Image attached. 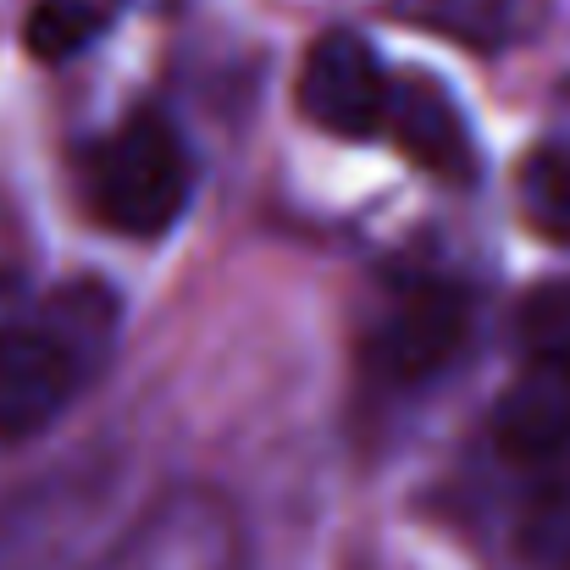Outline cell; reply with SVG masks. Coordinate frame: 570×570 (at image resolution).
Instances as JSON below:
<instances>
[{"instance_id":"1","label":"cell","mask_w":570,"mask_h":570,"mask_svg":"<svg viewBox=\"0 0 570 570\" xmlns=\"http://www.w3.org/2000/svg\"><path fill=\"white\" fill-rule=\"evenodd\" d=\"M128 471L78 460L0 510V570H100L128 538Z\"/></svg>"},{"instance_id":"2","label":"cell","mask_w":570,"mask_h":570,"mask_svg":"<svg viewBox=\"0 0 570 570\" xmlns=\"http://www.w3.org/2000/svg\"><path fill=\"white\" fill-rule=\"evenodd\" d=\"M189 145L161 111H134L117 122L89 161V205L122 238H161L189 210Z\"/></svg>"},{"instance_id":"3","label":"cell","mask_w":570,"mask_h":570,"mask_svg":"<svg viewBox=\"0 0 570 570\" xmlns=\"http://www.w3.org/2000/svg\"><path fill=\"white\" fill-rule=\"evenodd\" d=\"M471 338V294L460 283H410L387 299L372 333H366V361L382 382H426L438 377Z\"/></svg>"},{"instance_id":"4","label":"cell","mask_w":570,"mask_h":570,"mask_svg":"<svg viewBox=\"0 0 570 570\" xmlns=\"http://www.w3.org/2000/svg\"><path fill=\"white\" fill-rule=\"evenodd\" d=\"M387 95L393 78L382 72L377 50L355 28H327L299 67V111L338 134V139H372L387 128Z\"/></svg>"},{"instance_id":"5","label":"cell","mask_w":570,"mask_h":570,"mask_svg":"<svg viewBox=\"0 0 570 570\" xmlns=\"http://www.w3.org/2000/svg\"><path fill=\"white\" fill-rule=\"evenodd\" d=\"M89 366L45 327H0V438H33L45 432L72 393L83 387Z\"/></svg>"},{"instance_id":"6","label":"cell","mask_w":570,"mask_h":570,"mask_svg":"<svg viewBox=\"0 0 570 570\" xmlns=\"http://www.w3.org/2000/svg\"><path fill=\"white\" fill-rule=\"evenodd\" d=\"M134 570H249L244 566V532L233 510L210 493H178L161 510L134 527L128 543Z\"/></svg>"},{"instance_id":"7","label":"cell","mask_w":570,"mask_h":570,"mask_svg":"<svg viewBox=\"0 0 570 570\" xmlns=\"http://www.w3.org/2000/svg\"><path fill=\"white\" fill-rule=\"evenodd\" d=\"M387 134L399 139V150L449 178V184H476L482 161H476V139H471V122L460 117L454 95L443 83H432L426 72H410V78H393V95H387Z\"/></svg>"},{"instance_id":"8","label":"cell","mask_w":570,"mask_h":570,"mask_svg":"<svg viewBox=\"0 0 570 570\" xmlns=\"http://www.w3.org/2000/svg\"><path fill=\"white\" fill-rule=\"evenodd\" d=\"M493 438L510 460H554L570 449V377L527 366L493 404Z\"/></svg>"},{"instance_id":"9","label":"cell","mask_w":570,"mask_h":570,"mask_svg":"<svg viewBox=\"0 0 570 570\" xmlns=\"http://www.w3.org/2000/svg\"><path fill=\"white\" fill-rule=\"evenodd\" d=\"M399 17H410L432 33L499 50V45L527 39L543 22V0H399Z\"/></svg>"},{"instance_id":"10","label":"cell","mask_w":570,"mask_h":570,"mask_svg":"<svg viewBox=\"0 0 570 570\" xmlns=\"http://www.w3.org/2000/svg\"><path fill=\"white\" fill-rule=\"evenodd\" d=\"M128 0H33L22 22V45L33 61H72L83 45H95Z\"/></svg>"},{"instance_id":"11","label":"cell","mask_w":570,"mask_h":570,"mask_svg":"<svg viewBox=\"0 0 570 570\" xmlns=\"http://www.w3.org/2000/svg\"><path fill=\"white\" fill-rule=\"evenodd\" d=\"M515 199H521V216L538 238L570 244V145L527 150V161L515 173Z\"/></svg>"},{"instance_id":"12","label":"cell","mask_w":570,"mask_h":570,"mask_svg":"<svg viewBox=\"0 0 570 570\" xmlns=\"http://www.w3.org/2000/svg\"><path fill=\"white\" fill-rule=\"evenodd\" d=\"M515 333H521V350H527L532 366H554L570 377V277L527 294Z\"/></svg>"}]
</instances>
